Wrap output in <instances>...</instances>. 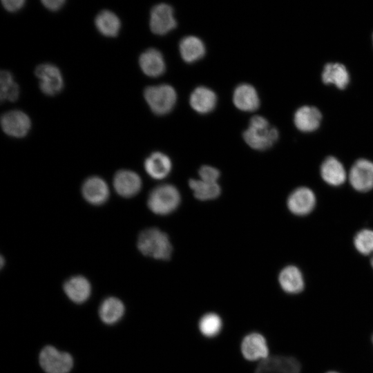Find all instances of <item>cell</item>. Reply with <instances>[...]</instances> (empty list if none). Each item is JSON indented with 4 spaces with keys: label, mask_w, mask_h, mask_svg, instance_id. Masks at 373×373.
<instances>
[{
    "label": "cell",
    "mask_w": 373,
    "mask_h": 373,
    "mask_svg": "<svg viewBox=\"0 0 373 373\" xmlns=\"http://www.w3.org/2000/svg\"><path fill=\"white\" fill-rule=\"evenodd\" d=\"M278 136L277 128L271 126L267 119L261 115L252 117L248 128L243 132L245 142L253 149L258 151L271 148Z\"/></svg>",
    "instance_id": "obj_1"
},
{
    "label": "cell",
    "mask_w": 373,
    "mask_h": 373,
    "mask_svg": "<svg viewBox=\"0 0 373 373\" xmlns=\"http://www.w3.org/2000/svg\"><path fill=\"white\" fill-rule=\"evenodd\" d=\"M316 205V196L312 189L307 186H298L294 189L287 199L288 210L297 216L310 214Z\"/></svg>",
    "instance_id": "obj_9"
},
{
    "label": "cell",
    "mask_w": 373,
    "mask_h": 373,
    "mask_svg": "<svg viewBox=\"0 0 373 373\" xmlns=\"http://www.w3.org/2000/svg\"><path fill=\"white\" fill-rule=\"evenodd\" d=\"M124 310L125 307L121 300L115 297H108L101 303L99 316L104 323L113 325L122 318Z\"/></svg>",
    "instance_id": "obj_25"
},
{
    "label": "cell",
    "mask_w": 373,
    "mask_h": 373,
    "mask_svg": "<svg viewBox=\"0 0 373 373\" xmlns=\"http://www.w3.org/2000/svg\"><path fill=\"white\" fill-rule=\"evenodd\" d=\"M180 194L171 184H162L154 188L149 193L147 205L157 215H167L175 211L180 203Z\"/></svg>",
    "instance_id": "obj_3"
},
{
    "label": "cell",
    "mask_w": 373,
    "mask_h": 373,
    "mask_svg": "<svg viewBox=\"0 0 373 373\" xmlns=\"http://www.w3.org/2000/svg\"><path fill=\"white\" fill-rule=\"evenodd\" d=\"M189 185L193 191L194 196L200 200H210L217 198L221 192L218 183H211L200 179H191Z\"/></svg>",
    "instance_id": "obj_28"
},
{
    "label": "cell",
    "mask_w": 373,
    "mask_h": 373,
    "mask_svg": "<svg viewBox=\"0 0 373 373\" xmlns=\"http://www.w3.org/2000/svg\"><path fill=\"white\" fill-rule=\"evenodd\" d=\"M321 79L325 84H332L339 89H345L350 83V76L343 64L331 62L325 65Z\"/></svg>",
    "instance_id": "obj_22"
},
{
    "label": "cell",
    "mask_w": 373,
    "mask_h": 373,
    "mask_svg": "<svg viewBox=\"0 0 373 373\" xmlns=\"http://www.w3.org/2000/svg\"><path fill=\"white\" fill-rule=\"evenodd\" d=\"M39 361L46 373H68L73 366V359L69 353L59 351L52 345L41 350Z\"/></svg>",
    "instance_id": "obj_6"
},
{
    "label": "cell",
    "mask_w": 373,
    "mask_h": 373,
    "mask_svg": "<svg viewBox=\"0 0 373 373\" xmlns=\"http://www.w3.org/2000/svg\"><path fill=\"white\" fill-rule=\"evenodd\" d=\"M322 121L319 109L313 106H303L294 115L295 126L301 132L311 133L317 130Z\"/></svg>",
    "instance_id": "obj_16"
},
{
    "label": "cell",
    "mask_w": 373,
    "mask_h": 373,
    "mask_svg": "<svg viewBox=\"0 0 373 373\" xmlns=\"http://www.w3.org/2000/svg\"><path fill=\"white\" fill-rule=\"evenodd\" d=\"M233 102L236 108L242 111L257 110L260 99L255 88L249 84L238 85L233 91Z\"/></svg>",
    "instance_id": "obj_18"
},
{
    "label": "cell",
    "mask_w": 373,
    "mask_h": 373,
    "mask_svg": "<svg viewBox=\"0 0 373 373\" xmlns=\"http://www.w3.org/2000/svg\"><path fill=\"white\" fill-rule=\"evenodd\" d=\"M240 352L245 361H260L270 356V345L260 332H252L245 335L240 342Z\"/></svg>",
    "instance_id": "obj_5"
},
{
    "label": "cell",
    "mask_w": 373,
    "mask_h": 373,
    "mask_svg": "<svg viewBox=\"0 0 373 373\" xmlns=\"http://www.w3.org/2000/svg\"><path fill=\"white\" fill-rule=\"evenodd\" d=\"M35 73L39 79V88L44 94L55 95L63 88V77L56 66L51 64H40L35 68Z\"/></svg>",
    "instance_id": "obj_11"
},
{
    "label": "cell",
    "mask_w": 373,
    "mask_h": 373,
    "mask_svg": "<svg viewBox=\"0 0 373 373\" xmlns=\"http://www.w3.org/2000/svg\"><path fill=\"white\" fill-rule=\"evenodd\" d=\"M26 1L24 0H3L1 3L4 8L9 12H16L19 10L24 6Z\"/></svg>",
    "instance_id": "obj_32"
},
{
    "label": "cell",
    "mask_w": 373,
    "mask_h": 373,
    "mask_svg": "<svg viewBox=\"0 0 373 373\" xmlns=\"http://www.w3.org/2000/svg\"><path fill=\"white\" fill-rule=\"evenodd\" d=\"M82 195L91 204H104L109 197V189L101 178L93 176L87 178L82 188Z\"/></svg>",
    "instance_id": "obj_17"
},
{
    "label": "cell",
    "mask_w": 373,
    "mask_h": 373,
    "mask_svg": "<svg viewBox=\"0 0 373 373\" xmlns=\"http://www.w3.org/2000/svg\"><path fill=\"white\" fill-rule=\"evenodd\" d=\"M353 245L363 256L373 255V229L365 228L357 231L353 238Z\"/></svg>",
    "instance_id": "obj_30"
},
{
    "label": "cell",
    "mask_w": 373,
    "mask_h": 373,
    "mask_svg": "<svg viewBox=\"0 0 373 373\" xmlns=\"http://www.w3.org/2000/svg\"><path fill=\"white\" fill-rule=\"evenodd\" d=\"M299 360L292 356L276 354L259 361L254 373H301Z\"/></svg>",
    "instance_id": "obj_7"
},
{
    "label": "cell",
    "mask_w": 373,
    "mask_h": 373,
    "mask_svg": "<svg viewBox=\"0 0 373 373\" xmlns=\"http://www.w3.org/2000/svg\"><path fill=\"white\" fill-rule=\"evenodd\" d=\"M370 265L373 270V255L371 256V258H370Z\"/></svg>",
    "instance_id": "obj_36"
},
{
    "label": "cell",
    "mask_w": 373,
    "mask_h": 373,
    "mask_svg": "<svg viewBox=\"0 0 373 373\" xmlns=\"http://www.w3.org/2000/svg\"><path fill=\"white\" fill-rule=\"evenodd\" d=\"M3 132L14 137H23L29 132L31 121L23 111L15 110L5 113L1 117Z\"/></svg>",
    "instance_id": "obj_13"
},
{
    "label": "cell",
    "mask_w": 373,
    "mask_h": 373,
    "mask_svg": "<svg viewBox=\"0 0 373 373\" xmlns=\"http://www.w3.org/2000/svg\"><path fill=\"white\" fill-rule=\"evenodd\" d=\"M142 72L147 76L157 77L165 71V62L162 53L155 48H149L142 52L139 58Z\"/></svg>",
    "instance_id": "obj_20"
},
{
    "label": "cell",
    "mask_w": 373,
    "mask_h": 373,
    "mask_svg": "<svg viewBox=\"0 0 373 373\" xmlns=\"http://www.w3.org/2000/svg\"><path fill=\"white\" fill-rule=\"evenodd\" d=\"M356 191L366 193L373 189V162L365 158L356 160L348 171L347 178Z\"/></svg>",
    "instance_id": "obj_8"
},
{
    "label": "cell",
    "mask_w": 373,
    "mask_h": 373,
    "mask_svg": "<svg viewBox=\"0 0 373 373\" xmlns=\"http://www.w3.org/2000/svg\"><path fill=\"white\" fill-rule=\"evenodd\" d=\"M171 169V160L166 154L161 152L151 153L144 161L146 172L155 180L166 178L170 173Z\"/></svg>",
    "instance_id": "obj_23"
},
{
    "label": "cell",
    "mask_w": 373,
    "mask_h": 373,
    "mask_svg": "<svg viewBox=\"0 0 373 373\" xmlns=\"http://www.w3.org/2000/svg\"><path fill=\"white\" fill-rule=\"evenodd\" d=\"M63 289L67 297L77 304L86 302L91 293L89 281L82 276L70 278L64 283Z\"/></svg>",
    "instance_id": "obj_19"
},
{
    "label": "cell",
    "mask_w": 373,
    "mask_h": 373,
    "mask_svg": "<svg viewBox=\"0 0 373 373\" xmlns=\"http://www.w3.org/2000/svg\"><path fill=\"white\" fill-rule=\"evenodd\" d=\"M19 95V88L14 81L12 74L6 70L1 72L0 75V98L1 101L14 102Z\"/></svg>",
    "instance_id": "obj_29"
},
{
    "label": "cell",
    "mask_w": 373,
    "mask_h": 373,
    "mask_svg": "<svg viewBox=\"0 0 373 373\" xmlns=\"http://www.w3.org/2000/svg\"><path fill=\"white\" fill-rule=\"evenodd\" d=\"M44 6L50 11H57L66 3L64 0H43L41 1Z\"/></svg>",
    "instance_id": "obj_33"
},
{
    "label": "cell",
    "mask_w": 373,
    "mask_h": 373,
    "mask_svg": "<svg viewBox=\"0 0 373 373\" xmlns=\"http://www.w3.org/2000/svg\"><path fill=\"white\" fill-rule=\"evenodd\" d=\"M113 186L119 195L131 198L141 189L142 180L138 174L134 171L120 170L114 175Z\"/></svg>",
    "instance_id": "obj_15"
},
{
    "label": "cell",
    "mask_w": 373,
    "mask_h": 373,
    "mask_svg": "<svg viewBox=\"0 0 373 373\" xmlns=\"http://www.w3.org/2000/svg\"><path fill=\"white\" fill-rule=\"evenodd\" d=\"M320 175L322 180L331 186H340L348 178L343 164L334 156H327L322 162L320 166Z\"/></svg>",
    "instance_id": "obj_14"
},
{
    "label": "cell",
    "mask_w": 373,
    "mask_h": 373,
    "mask_svg": "<svg viewBox=\"0 0 373 373\" xmlns=\"http://www.w3.org/2000/svg\"><path fill=\"white\" fill-rule=\"evenodd\" d=\"M323 373H345L342 370L336 368H331L324 371Z\"/></svg>",
    "instance_id": "obj_34"
},
{
    "label": "cell",
    "mask_w": 373,
    "mask_h": 373,
    "mask_svg": "<svg viewBox=\"0 0 373 373\" xmlns=\"http://www.w3.org/2000/svg\"><path fill=\"white\" fill-rule=\"evenodd\" d=\"M198 174L200 179L211 183H217L220 177V171L213 166L204 165L200 168Z\"/></svg>",
    "instance_id": "obj_31"
},
{
    "label": "cell",
    "mask_w": 373,
    "mask_h": 373,
    "mask_svg": "<svg viewBox=\"0 0 373 373\" xmlns=\"http://www.w3.org/2000/svg\"><path fill=\"white\" fill-rule=\"evenodd\" d=\"M370 345L373 350V332L371 333L370 334Z\"/></svg>",
    "instance_id": "obj_35"
},
{
    "label": "cell",
    "mask_w": 373,
    "mask_h": 373,
    "mask_svg": "<svg viewBox=\"0 0 373 373\" xmlns=\"http://www.w3.org/2000/svg\"><path fill=\"white\" fill-rule=\"evenodd\" d=\"M179 50L182 59L189 64L203 57L206 50L202 41L195 36L182 38L180 42Z\"/></svg>",
    "instance_id": "obj_24"
},
{
    "label": "cell",
    "mask_w": 373,
    "mask_h": 373,
    "mask_svg": "<svg viewBox=\"0 0 373 373\" xmlns=\"http://www.w3.org/2000/svg\"><path fill=\"white\" fill-rule=\"evenodd\" d=\"M278 283L282 291L291 296H298L306 289L305 275L302 270L294 265H288L279 271Z\"/></svg>",
    "instance_id": "obj_10"
},
{
    "label": "cell",
    "mask_w": 373,
    "mask_h": 373,
    "mask_svg": "<svg viewBox=\"0 0 373 373\" xmlns=\"http://www.w3.org/2000/svg\"><path fill=\"white\" fill-rule=\"evenodd\" d=\"M198 329L205 338H215L222 332L224 324L222 317L213 312L202 314L198 321Z\"/></svg>",
    "instance_id": "obj_26"
},
{
    "label": "cell",
    "mask_w": 373,
    "mask_h": 373,
    "mask_svg": "<svg viewBox=\"0 0 373 373\" xmlns=\"http://www.w3.org/2000/svg\"><path fill=\"white\" fill-rule=\"evenodd\" d=\"M149 24L151 31L159 35H165L174 29L177 23L171 6L166 3L153 6L150 13Z\"/></svg>",
    "instance_id": "obj_12"
},
{
    "label": "cell",
    "mask_w": 373,
    "mask_h": 373,
    "mask_svg": "<svg viewBox=\"0 0 373 373\" xmlns=\"http://www.w3.org/2000/svg\"><path fill=\"white\" fill-rule=\"evenodd\" d=\"M144 97L151 110L158 115L169 113L177 100L175 89L169 84L148 86L144 91Z\"/></svg>",
    "instance_id": "obj_4"
},
{
    "label": "cell",
    "mask_w": 373,
    "mask_h": 373,
    "mask_svg": "<svg viewBox=\"0 0 373 373\" xmlns=\"http://www.w3.org/2000/svg\"><path fill=\"white\" fill-rule=\"evenodd\" d=\"M95 25L102 35L108 37H116L121 28L119 17L110 10L99 12L95 19Z\"/></svg>",
    "instance_id": "obj_27"
},
{
    "label": "cell",
    "mask_w": 373,
    "mask_h": 373,
    "mask_svg": "<svg viewBox=\"0 0 373 373\" xmlns=\"http://www.w3.org/2000/svg\"><path fill=\"white\" fill-rule=\"evenodd\" d=\"M372 44H373V34H372Z\"/></svg>",
    "instance_id": "obj_37"
},
{
    "label": "cell",
    "mask_w": 373,
    "mask_h": 373,
    "mask_svg": "<svg viewBox=\"0 0 373 373\" xmlns=\"http://www.w3.org/2000/svg\"><path fill=\"white\" fill-rule=\"evenodd\" d=\"M216 93L205 86H198L191 93L189 103L192 108L200 114H206L212 111L216 105Z\"/></svg>",
    "instance_id": "obj_21"
},
{
    "label": "cell",
    "mask_w": 373,
    "mask_h": 373,
    "mask_svg": "<svg viewBox=\"0 0 373 373\" xmlns=\"http://www.w3.org/2000/svg\"><path fill=\"white\" fill-rule=\"evenodd\" d=\"M137 245L144 256L157 260H169L172 246L167 234L157 228H149L138 236Z\"/></svg>",
    "instance_id": "obj_2"
}]
</instances>
